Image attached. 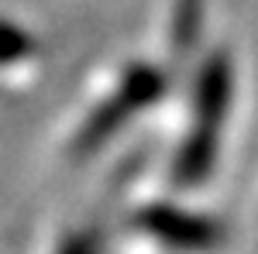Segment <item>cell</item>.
<instances>
[{"label":"cell","instance_id":"6da1fadb","mask_svg":"<svg viewBox=\"0 0 258 254\" xmlns=\"http://www.w3.org/2000/svg\"><path fill=\"white\" fill-rule=\"evenodd\" d=\"M231 62L224 55H214L203 65L197 82V131L179 158V182H200L210 172L217 151V124L224 120L231 103Z\"/></svg>","mask_w":258,"mask_h":254},{"label":"cell","instance_id":"7a4b0ae2","mask_svg":"<svg viewBox=\"0 0 258 254\" xmlns=\"http://www.w3.org/2000/svg\"><path fill=\"white\" fill-rule=\"evenodd\" d=\"M162 76L155 72V69H135L131 76H127V82L120 86V93L103 110H100L97 117L90 120V127L83 131L80 137V151H90V148H97V141H103V137L110 134L114 127H120L124 120H127V114H135L138 107H148V103H155L162 93Z\"/></svg>","mask_w":258,"mask_h":254},{"label":"cell","instance_id":"3957f363","mask_svg":"<svg viewBox=\"0 0 258 254\" xmlns=\"http://www.w3.org/2000/svg\"><path fill=\"white\" fill-rule=\"evenodd\" d=\"M141 227L148 234H155L159 240L172 244V247H186V251H203L210 244L220 240V227L214 220H203V216L182 213L172 206H152L141 213Z\"/></svg>","mask_w":258,"mask_h":254},{"label":"cell","instance_id":"277c9868","mask_svg":"<svg viewBox=\"0 0 258 254\" xmlns=\"http://www.w3.org/2000/svg\"><path fill=\"white\" fill-rule=\"evenodd\" d=\"M24 52H31V41L21 35L18 28H11V24H0V65L7 59H18Z\"/></svg>","mask_w":258,"mask_h":254},{"label":"cell","instance_id":"5b68a950","mask_svg":"<svg viewBox=\"0 0 258 254\" xmlns=\"http://www.w3.org/2000/svg\"><path fill=\"white\" fill-rule=\"evenodd\" d=\"M197 4L200 0H182V14H179V38L182 41L193 38V28H197V18H200Z\"/></svg>","mask_w":258,"mask_h":254},{"label":"cell","instance_id":"8992f818","mask_svg":"<svg viewBox=\"0 0 258 254\" xmlns=\"http://www.w3.org/2000/svg\"><path fill=\"white\" fill-rule=\"evenodd\" d=\"M62 254H97V244H93L90 237H76V240L66 244V251H62Z\"/></svg>","mask_w":258,"mask_h":254}]
</instances>
